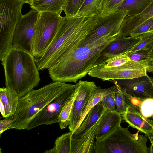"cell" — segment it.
<instances>
[{
	"mask_svg": "<svg viewBox=\"0 0 153 153\" xmlns=\"http://www.w3.org/2000/svg\"><path fill=\"white\" fill-rule=\"evenodd\" d=\"M152 0H125L113 11L118 10L126 11L128 16L137 15L143 11Z\"/></svg>",
	"mask_w": 153,
	"mask_h": 153,
	"instance_id": "obj_24",
	"label": "cell"
},
{
	"mask_svg": "<svg viewBox=\"0 0 153 153\" xmlns=\"http://www.w3.org/2000/svg\"><path fill=\"white\" fill-rule=\"evenodd\" d=\"M153 25V16L146 20L135 28L129 36H139L148 32Z\"/></svg>",
	"mask_w": 153,
	"mask_h": 153,
	"instance_id": "obj_33",
	"label": "cell"
},
{
	"mask_svg": "<svg viewBox=\"0 0 153 153\" xmlns=\"http://www.w3.org/2000/svg\"><path fill=\"white\" fill-rule=\"evenodd\" d=\"M116 92H112L109 93L102 99L101 102L103 106L106 110L116 111L115 95Z\"/></svg>",
	"mask_w": 153,
	"mask_h": 153,
	"instance_id": "obj_36",
	"label": "cell"
},
{
	"mask_svg": "<svg viewBox=\"0 0 153 153\" xmlns=\"http://www.w3.org/2000/svg\"><path fill=\"white\" fill-rule=\"evenodd\" d=\"M119 35L102 36L65 54L48 69L50 77L54 82L76 84L96 66L102 51Z\"/></svg>",
	"mask_w": 153,
	"mask_h": 153,
	"instance_id": "obj_2",
	"label": "cell"
},
{
	"mask_svg": "<svg viewBox=\"0 0 153 153\" xmlns=\"http://www.w3.org/2000/svg\"><path fill=\"white\" fill-rule=\"evenodd\" d=\"M145 120L147 123L153 127V115L149 117L145 118Z\"/></svg>",
	"mask_w": 153,
	"mask_h": 153,
	"instance_id": "obj_38",
	"label": "cell"
},
{
	"mask_svg": "<svg viewBox=\"0 0 153 153\" xmlns=\"http://www.w3.org/2000/svg\"><path fill=\"white\" fill-rule=\"evenodd\" d=\"M19 97L6 87L0 89V102L4 105L5 118L13 115L16 112Z\"/></svg>",
	"mask_w": 153,
	"mask_h": 153,
	"instance_id": "obj_22",
	"label": "cell"
},
{
	"mask_svg": "<svg viewBox=\"0 0 153 153\" xmlns=\"http://www.w3.org/2000/svg\"><path fill=\"white\" fill-rule=\"evenodd\" d=\"M127 128L121 126L104 138L95 142V153H149L147 137L132 134Z\"/></svg>",
	"mask_w": 153,
	"mask_h": 153,
	"instance_id": "obj_5",
	"label": "cell"
},
{
	"mask_svg": "<svg viewBox=\"0 0 153 153\" xmlns=\"http://www.w3.org/2000/svg\"><path fill=\"white\" fill-rule=\"evenodd\" d=\"M147 72L153 73V61L151 62L147 68Z\"/></svg>",
	"mask_w": 153,
	"mask_h": 153,
	"instance_id": "obj_39",
	"label": "cell"
},
{
	"mask_svg": "<svg viewBox=\"0 0 153 153\" xmlns=\"http://www.w3.org/2000/svg\"><path fill=\"white\" fill-rule=\"evenodd\" d=\"M141 37H122L119 35L110 42L102 51L96 61V66L103 64L113 56L130 51L140 41Z\"/></svg>",
	"mask_w": 153,
	"mask_h": 153,
	"instance_id": "obj_14",
	"label": "cell"
},
{
	"mask_svg": "<svg viewBox=\"0 0 153 153\" xmlns=\"http://www.w3.org/2000/svg\"><path fill=\"white\" fill-rule=\"evenodd\" d=\"M62 17L49 12L39 13L33 37L30 53L35 59L41 57L53 39Z\"/></svg>",
	"mask_w": 153,
	"mask_h": 153,
	"instance_id": "obj_7",
	"label": "cell"
},
{
	"mask_svg": "<svg viewBox=\"0 0 153 153\" xmlns=\"http://www.w3.org/2000/svg\"><path fill=\"white\" fill-rule=\"evenodd\" d=\"M102 0H85L76 16L91 17L96 16L101 12Z\"/></svg>",
	"mask_w": 153,
	"mask_h": 153,
	"instance_id": "obj_27",
	"label": "cell"
},
{
	"mask_svg": "<svg viewBox=\"0 0 153 153\" xmlns=\"http://www.w3.org/2000/svg\"><path fill=\"white\" fill-rule=\"evenodd\" d=\"M75 85L54 82L37 90H33L19 97L13 116L16 129H27L35 116L48 104L64 92L74 88Z\"/></svg>",
	"mask_w": 153,
	"mask_h": 153,
	"instance_id": "obj_4",
	"label": "cell"
},
{
	"mask_svg": "<svg viewBox=\"0 0 153 153\" xmlns=\"http://www.w3.org/2000/svg\"><path fill=\"white\" fill-rule=\"evenodd\" d=\"M106 110L103 106L101 101L89 111L72 136V138H77L83 134L100 118Z\"/></svg>",
	"mask_w": 153,
	"mask_h": 153,
	"instance_id": "obj_19",
	"label": "cell"
},
{
	"mask_svg": "<svg viewBox=\"0 0 153 153\" xmlns=\"http://www.w3.org/2000/svg\"><path fill=\"white\" fill-rule=\"evenodd\" d=\"M17 127L16 119L13 115L5 118L0 121V136L9 129H16Z\"/></svg>",
	"mask_w": 153,
	"mask_h": 153,
	"instance_id": "obj_35",
	"label": "cell"
},
{
	"mask_svg": "<svg viewBox=\"0 0 153 153\" xmlns=\"http://www.w3.org/2000/svg\"><path fill=\"white\" fill-rule=\"evenodd\" d=\"M125 92L120 88L118 91L115 93V102L116 111L121 115L126 111L127 108Z\"/></svg>",
	"mask_w": 153,
	"mask_h": 153,
	"instance_id": "obj_31",
	"label": "cell"
},
{
	"mask_svg": "<svg viewBox=\"0 0 153 153\" xmlns=\"http://www.w3.org/2000/svg\"><path fill=\"white\" fill-rule=\"evenodd\" d=\"M128 13L126 11L118 10L106 13H100L97 15L98 21L97 25L79 47L92 42L104 36L119 34L122 24Z\"/></svg>",
	"mask_w": 153,
	"mask_h": 153,
	"instance_id": "obj_9",
	"label": "cell"
},
{
	"mask_svg": "<svg viewBox=\"0 0 153 153\" xmlns=\"http://www.w3.org/2000/svg\"><path fill=\"white\" fill-rule=\"evenodd\" d=\"M140 36L141 38L140 41L128 52H133L140 49H153V31L148 32Z\"/></svg>",
	"mask_w": 153,
	"mask_h": 153,
	"instance_id": "obj_30",
	"label": "cell"
},
{
	"mask_svg": "<svg viewBox=\"0 0 153 153\" xmlns=\"http://www.w3.org/2000/svg\"><path fill=\"white\" fill-rule=\"evenodd\" d=\"M72 132L63 134L55 141L53 147L47 150L45 153H71Z\"/></svg>",
	"mask_w": 153,
	"mask_h": 153,
	"instance_id": "obj_25",
	"label": "cell"
},
{
	"mask_svg": "<svg viewBox=\"0 0 153 153\" xmlns=\"http://www.w3.org/2000/svg\"><path fill=\"white\" fill-rule=\"evenodd\" d=\"M100 121V118L79 137L72 138L71 153H95V139Z\"/></svg>",
	"mask_w": 153,
	"mask_h": 153,
	"instance_id": "obj_15",
	"label": "cell"
},
{
	"mask_svg": "<svg viewBox=\"0 0 153 153\" xmlns=\"http://www.w3.org/2000/svg\"><path fill=\"white\" fill-rule=\"evenodd\" d=\"M68 0H27L30 8L39 13L49 12L61 15Z\"/></svg>",
	"mask_w": 153,
	"mask_h": 153,
	"instance_id": "obj_21",
	"label": "cell"
},
{
	"mask_svg": "<svg viewBox=\"0 0 153 153\" xmlns=\"http://www.w3.org/2000/svg\"><path fill=\"white\" fill-rule=\"evenodd\" d=\"M27 0H0V60L12 47L16 26L22 16L23 5Z\"/></svg>",
	"mask_w": 153,
	"mask_h": 153,
	"instance_id": "obj_6",
	"label": "cell"
},
{
	"mask_svg": "<svg viewBox=\"0 0 153 153\" xmlns=\"http://www.w3.org/2000/svg\"><path fill=\"white\" fill-rule=\"evenodd\" d=\"M111 80L132 97L153 99V77L147 74L130 79Z\"/></svg>",
	"mask_w": 153,
	"mask_h": 153,
	"instance_id": "obj_12",
	"label": "cell"
},
{
	"mask_svg": "<svg viewBox=\"0 0 153 153\" xmlns=\"http://www.w3.org/2000/svg\"><path fill=\"white\" fill-rule=\"evenodd\" d=\"M114 84V86L105 89H102L100 86H97L91 94L82 112L75 131L79 127L89 111L101 101L104 97L109 93L112 92H117L119 91L120 87L117 84Z\"/></svg>",
	"mask_w": 153,
	"mask_h": 153,
	"instance_id": "obj_20",
	"label": "cell"
},
{
	"mask_svg": "<svg viewBox=\"0 0 153 153\" xmlns=\"http://www.w3.org/2000/svg\"><path fill=\"white\" fill-rule=\"evenodd\" d=\"M39 13L32 9L22 15L16 26L12 46L30 53L35 26Z\"/></svg>",
	"mask_w": 153,
	"mask_h": 153,
	"instance_id": "obj_10",
	"label": "cell"
},
{
	"mask_svg": "<svg viewBox=\"0 0 153 153\" xmlns=\"http://www.w3.org/2000/svg\"><path fill=\"white\" fill-rule=\"evenodd\" d=\"M78 85L76 83L75 84L74 92L66 103L61 111L58 123L61 129L66 128L69 125L70 115L74 102L78 94Z\"/></svg>",
	"mask_w": 153,
	"mask_h": 153,
	"instance_id": "obj_26",
	"label": "cell"
},
{
	"mask_svg": "<svg viewBox=\"0 0 153 153\" xmlns=\"http://www.w3.org/2000/svg\"><path fill=\"white\" fill-rule=\"evenodd\" d=\"M130 59L125 53L114 56L103 64L97 66L101 69H110L120 66L128 62Z\"/></svg>",
	"mask_w": 153,
	"mask_h": 153,
	"instance_id": "obj_29",
	"label": "cell"
},
{
	"mask_svg": "<svg viewBox=\"0 0 153 153\" xmlns=\"http://www.w3.org/2000/svg\"><path fill=\"white\" fill-rule=\"evenodd\" d=\"M75 88L63 93L39 112L32 120L26 130H29L42 125L59 123L61 111L74 92Z\"/></svg>",
	"mask_w": 153,
	"mask_h": 153,
	"instance_id": "obj_11",
	"label": "cell"
},
{
	"mask_svg": "<svg viewBox=\"0 0 153 153\" xmlns=\"http://www.w3.org/2000/svg\"><path fill=\"white\" fill-rule=\"evenodd\" d=\"M85 0H68L64 10L66 16H75Z\"/></svg>",
	"mask_w": 153,
	"mask_h": 153,
	"instance_id": "obj_32",
	"label": "cell"
},
{
	"mask_svg": "<svg viewBox=\"0 0 153 153\" xmlns=\"http://www.w3.org/2000/svg\"><path fill=\"white\" fill-rule=\"evenodd\" d=\"M150 62L130 60L123 65L110 69L94 68L88 74L103 81L132 79L147 74V68Z\"/></svg>",
	"mask_w": 153,
	"mask_h": 153,
	"instance_id": "obj_8",
	"label": "cell"
},
{
	"mask_svg": "<svg viewBox=\"0 0 153 153\" xmlns=\"http://www.w3.org/2000/svg\"><path fill=\"white\" fill-rule=\"evenodd\" d=\"M153 16V0L140 13L133 16H127L124 19L120 28L119 35L122 37L129 36L135 28Z\"/></svg>",
	"mask_w": 153,
	"mask_h": 153,
	"instance_id": "obj_17",
	"label": "cell"
},
{
	"mask_svg": "<svg viewBox=\"0 0 153 153\" xmlns=\"http://www.w3.org/2000/svg\"><path fill=\"white\" fill-rule=\"evenodd\" d=\"M152 31H153V25H152V27H151V28L149 30L148 32Z\"/></svg>",
	"mask_w": 153,
	"mask_h": 153,
	"instance_id": "obj_40",
	"label": "cell"
},
{
	"mask_svg": "<svg viewBox=\"0 0 153 153\" xmlns=\"http://www.w3.org/2000/svg\"><path fill=\"white\" fill-rule=\"evenodd\" d=\"M6 87L22 97L36 87L40 78L35 59L24 50L12 47L1 61Z\"/></svg>",
	"mask_w": 153,
	"mask_h": 153,
	"instance_id": "obj_3",
	"label": "cell"
},
{
	"mask_svg": "<svg viewBox=\"0 0 153 153\" xmlns=\"http://www.w3.org/2000/svg\"><path fill=\"white\" fill-rule=\"evenodd\" d=\"M121 114L116 111L106 110L100 118L96 139L100 140L114 131L121 126Z\"/></svg>",
	"mask_w": 153,
	"mask_h": 153,
	"instance_id": "obj_16",
	"label": "cell"
},
{
	"mask_svg": "<svg viewBox=\"0 0 153 153\" xmlns=\"http://www.w3.org/2000/svg\"><path fill=\"white\" fill-rule=\"evenodd\" d=\"M126 102L127 104L131 105L139 111L145 118L153 115V99H141L132 97L126 94Z\"/></svg>",
	"mask_w": 153,
	"mask_h": 153,
	"instance_id": "obj_23",
	"label": "cell"
},
{
	"mask_svg": "<svg viewBox=\"0 0 153 153\" xmlns=\"http://www.w3.org/2000/svg\"><path fill=\"white\" fill-rule=\"evenodd\" d=\"M126 111L122 115V118L132 128L145 134L153 129V127L145 120V117L133 106L127 104Z\"/></svg>",
	"mask_w": 153,
	"mask_h": 153,
	"instance_id": "obj_18",
	"label": "cell"
},
{
	"mask_svg": "<svg viewBox=\"0 0 153 153\" xmlns=\"http://www.w3.org/2000/svg\"><path fill=\"white\" fill-rule=\"evenodd\" d=\"M78 94L74 102L69 117L68 128L74 133L81 114L92 92L97 86L93 81L79 80Z\"/></svg>",
	"mask_w": 153,
	"mask_h": 153,
	"instance_id": "obj_13",
	"label": "cell"
},
{
	"mask_svg": "<svg viewBox=\"0 0 153 153\" xmlns=\"http://www.w3.org/2000/svg\"><path fill=\"white\" fill-rule=\"evenodd\" d=\"M125 0H102L101 5L102 13L113 12Z\"/></svg>",
	"mask_w": 153,
	"mask_h": 153,
	"instance_id": "obj_34",
	"label": "cell"
},
{
	"mask_svg": "<svg viewBox=\"0 0 153 153\" xmlns=\"http://www.w3.org/2000/svg\"><path fill=\"white\" fill-rule=\"evenodd\" d=\"M97 16L62 17L52 42L43 55L35 59L39 70L48 69L64 55L78 48L97 25Z\"/></svg>",
	"mask_w": 153,
	"mask_h": 153,
	"instance_id": "obj_1",
	"label": "cell"
},
{
	"mask_svg": "<svg viewBox=\"0 0 153 153\" xmlns=\"http://www.w3.org/2000/svg\"><path fill=\"white\" fill-rule=\"evenodd\" d=\"M125 53L134 61H153V49H140L133 52H128Z\"/></svg>",
	"mask_w": 153,
	"mask_h": 153,
	"instance_id": "obj_28",
	"label": "cell"
},
{
	"mask_svg": "<svg viewBox=\"0 0 153 153\" xmlns=\"http://www.w3.org/2000/svg\"><path fill=\"white\" fill-rule=\"evenodd\" d=\"M145 134L149 139L151 143L149 148V153H153V129L147 132Z\"/></svg>",
	"mask_w": 153,
	"mask_h": 153,
	"instance_id": "obj_37",
	"label": "cell"
}]
</instances>
